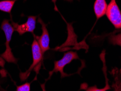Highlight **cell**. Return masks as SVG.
Masks as SVG:
<instances>
[{"label": "cell", "instance_id": "cell-1", "mask_svg": "<svg viewBox=\"0 0 121 91\" xmlns=\"http://www.w3.org/2000/svg\"><path fill=\"white\" fill-rule=\"evenodd\" d=\"M1 28L2 31L4 32L6 39V42L5 43L6 47V51L1 55V56L7 62H11V63H17V60L14 56L9 45L12 35H13L14 31H15L14 28L12 25L10 24L8 20L7 19H4L2 21Z\"/></svg>", "mask_w": 121, "mask_h": 91}, {"label": "cell", "instance_id": "cell-2", "mask_svg": "<svg viewBox=\"0 0 121 91\" xmlns=\"http://www.w3.org/2000/svg\"><path fill=\"white\" fill-rule=\"evenodd\" d=\"M78 59H79V57L78 56L77 52H74V51H68V52L65 53L63 57L60 60L55 61L54 68L52 70L49 72V78H48V80H49L51 77V76L54 73L60 72L62 78L68 76L69 75L65 74L64 72V68L68 64L70 63L72 61L78 60Z\"/></svg>", "mask_w": 121, "mask_h": 91}, {"label": "cell", "instance_id": "cell-3", "mask_svg": "<svg viewBox=\"0 0 121 91\" xmlns=\"http://www.w3.org/2000/svg\"><path fill=\"white\" fill-rule=\"evenodd\" d=\"M31 49L32 53L33 63L30 67L29 69L26 72L20 73V76L21 80H22V81L26 79L28 77L31 71L33 69H35L37 66L40 65L41 62H42L43 59L44 53H43L40 46L35 37L34 38L33 42L32 44Z\"/></svg>", "mask_w": 121, "mask_h": 91}, {"label": "cell", "instance_id": "cell-4", "mask_svg": "<svg viewBox=\"0 0 121 91\" xmlns=\"http://www.w3.org/2000/svg\"><path fill=\"white\" fill-rule=\"evenodd\" d=\"M106 15L110 22L116 29H121V11L116 0H110Z\"/></svg>", "mask_w": 121, "mask_h": 91}, {"label": "cell", "instance_id": "cell-5", "mask_svg": "<svg viewBox=\"0 0 121 91\" xmlns=\"http://www.w3.org/2000/svg\"><path fill=\"white\" fill-rule=\"evenodd\" d=\"M36 16H29L27 18V20L24 24L19 25L17 23L14 22L12 20V26L14 28V30L17 31L20 35H22L27 32H31L33 33V32L35 28L36 25Z\"/></svg>", "mask_w": 121, "mask_h": 91}, {"label": "cell", "instance_id": "cell-6", "mask_svg": "<svg viewBox=\"0 0 121 91\" xmlns=\"http://www.w3.org/2000/svg\"><path fill=\"white\" fill-rule=\"evenodd\" d=\"M38 22H39L42 26V34L39 37L34 35L37 39L39 45L42 50L43 53H45L46 51L49 50L50 49V37L48 30L47 28V25L44 22L42 19L39 17L38 20Z\"/></svg>", "mask_w": 121, "mask_h": 91}, {"label": "cell", "instance_id": "cell-7", "mask_svg": "<svg viewBox=\"0 0 121 91\" xmlns=\"http://www.w3.org/2000/svg\"><path fill=\"white\" fill-rule=\"evenodd\" d=\"M108 6L106 0H95L94 3L93 10L97 20L106 15Z\"/></svg>", "mask_w": 121, "mask_h": 91}, {"label": "cell", "instance_id": "cell-8", "mask_svg": "<svg viewBox=\"0 0 121 91\" xmlns=\"http://www.w3.org/2000/svg\"><path fill=\"white\" fill-rule=\"evenodd\" d=\"M105 51H103L100 55V58L101 61H102L103 63V72H104V74L105 75V86L103 87V88H98L97 86L94 85L93 86L89 87L88 88L86 89V91H107L108 90H110L111 89V87L110 86L109 83H108V79L107 78V74H106V67L105 65Z\"/></svg>", "mask_w": 121, "mask_h": 91}, {"label": "cell", "instance_id": "cell-9", "mask_svg": "<svg viewBox=\"0 0 121 91\" xmlns=\"http://www.w3.org/2000/svg\"><path fill=\"white\" fill-rule=\"evenodd\" d=\"M17 0H4L0 1V10L10 13L15 2Z\"/></svg>", "mask_w": 121, "mask_h": 91}, {"label": "cell", "instance_id": "cell-10", "mask_svg": "<svg viewBox=\"0 0 121 91\" xmlns=\"http://www.w3.org/2000/svg\"><path fill=\"white\" fill-rule=\"evenodd\" d=\"M108 42L113 45H118L121 47V32L119 33L114 34V35H110L108 37Z\"/></svg>", "mask_w": 121, "mask_h": 91}, {"label": "cell", "instance_id": "cell-11", "mask_svg": "<svg viewBox=\"0 0 121 91\" xmlns=\"http://www.w3.org/2000/svg\"><path fill=\"white\" fill-rule=\"evenodd\" d=\"M30 89H31V84L28 82L17 86V91H30Z\"/></svg>", "mask_w": 121, "mask_h": 91}, {"label": "cell", "instance_id": "cell-12", "mask_svg": "<svg viewBox=\"0 0 121 91\" xmlns=\"http://www.w3.org/2000/svg\"><path fill=\"white\" fill-rule=\"evenodd\" d=\"M53 2V3H54L55 4V10H56V8L57 9V7H56V2L57 1V0H51Z\"/></svg>", "mask_w": 121, "mask_h": 91}, {"label": "cell", "instance_id": "cell-13", "mask_svg": "<svg viewBox=\"0 0 121 91\" xmlns=\"http://www.w3.org/2000/svg\"><path fill=\"white\" fill-rule=\"evenodd\" d=\"M65 1H68V2H72L73 1V0H65ZM78 1H79V0H78Z\"/></svg>", "mask_w": 121, "mask_h": 91}, {"label": "cell", "instance_id": "cell-14", "mask_svg": "<svg viewBox=\"0 0 121 91\" xmlns=\"http://www.w3.org/2000/svg\"><path fill=\"white\" fill-rule=\"evenodd\" d=\"M42 87H43V90L44 91H45V88H44V85H42Z\"/></svg>", "mask_w": 121, "mask_h": 91}, {"label": "cell", "instance_id": "cell-15", "mask_svg": "<svg viewBox=\"0 0 121 91\" xmlns=\"http://www.w3.org/2000/svg\"></svg>", "mask_w": 121, "mask_h": 91}]
</instances>
